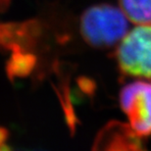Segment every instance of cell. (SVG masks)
Returning a JSON list of instances; mask_svg holds the SVG:
<instances>
[{
	"label": "cell",
	"mask_w": 151,
	"mask_h": 151,
	"mask_svg": "<svg viewBox=\"0 0 151 151\" xmlns=\"http://www.w3.org/2000/svg\"><path fill=\"white\" fill-rule=\"evenodd\" d=\"M128 20L121 8L109 4L93 5L81 15L80 32L92 47L108 48L120 43L129 32Z\"/></svg>",
	"instance_id": "6da1fadb"
},
{
	"label": "cell",
	"mask_w": 151,
	"mask_h": 151,
	"mask_svg": "<svg viewBox=\"0 0 151 151\" xmlns=\"http://www.w3.org/2000/svg\"><path fill=\"white\" fill-rule=\"evenodd\" d=\"M114 56L123 75L151 78V25L138 26L129 31Z\"/></svg>",
	"instance_id": "7a4b0ae2"
},
{
	"label": "cell",
	"mask_w": 151,
	"mask_h": 151,
	"mask_svg": "<svg viewBox=\"0 0 151 151\" xmlns=\"http://www.w3.org/2000/svg\"><path fill=\"white\" fill-rule=\"evenodd\" d=\"M120 106L131 129L138 137L151 134V83L135 81L126 84L119 95Z\"/></svg>",
	"instance_id": "3957f363"
},
{
	"label": "cell",
	"mask_w": 151,
	"mask_h": 151,
	"mask_svg": "<svg viewBox=\"0 0 151 151\" xmlns=\"http://www.w3.org/2000/svg\"><path fill=\"white\" fill-rule=\"evenodd\" d=\"M129 21L138 26L151 25V0H119Z\"/></svg>",
	"instance_id": "277c9868"
},
{
	"label": "cell",
	"mask_w": 151,
	"mask_h": 151,
	"mask_svg": "<svg viewBox=\"0 0 151 151\" xmlns=\"http://www.w3.org/2000/svg\"><path fill=\"white\" fill-rule=\"evenodd\" d=\"M1 151H9V148L5 145V143H1Z\"/></svg>",
	"instance_id": "5b68a950"
},
{
	"label": "cell",
	"mask_w": 151,
	"mask_h": 151,
	"mask_svg": "<svg viewBox=\"0 0 151 151\" xmlns=\"http://www.w3.org/2000/svg\"><path fill=\"white\" fill-rule=\"evenodd\" d=\"M1 2H2V7H4V5L7 4L9 2V0H1Z\"/></svg>",
	"instance_id": "8992f818"
}]
</instances>
